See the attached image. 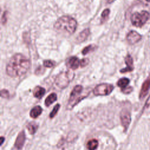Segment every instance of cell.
Returning <instances> with one entry per match:
<instances>
[{
  "mask_svg": "<svg viewBox=\"0 0 150 150\" xmlns=\"http://www.w3.org/2000/svg\"><path fill=\"white\" fill-rule=\"evenodd\" d=\"M55 64V62L51 60H46L43 62V66L46 68H52L53 66H54Z\"/></svg>",
  "mask_w": 150,
  "mask_h": 150,
  "instance_id": "cell-23",
  "label": "cell"
},
{
  "mask_svg": "<svg viewBox=\"0 0 150 150\" xmlns=\"http://www.w3.org/2000/svg\"><path fill=\"white\" fill-rule=\"evenodd\" d=\"M133 90V88L131 86H129V87H126L125 88H123L121 89V91L125 93V94H128V93H130Z\"/></svg>",
  "mask_w": 150,
  "mask_h": 150,
  "instance_id": "cell-28",
  "label": "cell"
},
{
  "mask_svg": "<svg viewBox=\"0 0 150 150\" xmlns=\"http://www.w3.org/2000/svg\"><path fill=\"white\" fill-rule=\"evenodd\" d=\"M27 128L31 134H34L38 129V126L35 123H30L28 124Z\"/></svg>",
  "mask_w": 150,
  "mask_h": 150,
  "instance_id": "cell-19",
  "label": "cell"
},
{
  "mask_svg": "<svg viewBox=\"0 0 150 150\" xmlns=\"http://www.w3.org/2000/svg\"><path fill=\"white\" fill-rule=\"evenodd\" d=\"M80 65V61H79V59L75 57H73L70 58L67 62V66L69 68L73 70L77 69Z\"/></svg>",
  "mask_w": 150,
  "mask_h": 150,
  "instance_id": "cell-12",
  "label": "cell"
},
{
  "mask_svg": "<svg viewBox=\"0 0 150 150\" xmlns=\"http://www.w3.org/2000/svg\"><path fill=\"white\" fill-rule=\"evenodd\" d=\"M89 35H90V29L89 28H87L80 33V34L77 36L76 39V41L78 43H82L87 39Z\"/></svg>",
  "mask_w": 150,
  "mask_h": 150,
  "instance_id": "cell-13",
  "label": "cell"
},
{
  "mask_svg": "<svg viewBox=\"0 0 150 150\" xmlns=\"http://www.w3.org/2000/svg\"><path fill=\"white\" fill-rule=\"evenodd\" d=\"M31 66L30 61L24 55L17 54L14 55L10 60L6 71L12 77H20L25 75Z\"/></svg>",
  "mask_w": 150,
  "mask_h": 150,
  "instance_id": "cell-1",
  "label": "cell"
},
{
  "mask_svg": "<svg viewBox=\"0 0 150 150\" xmlns=\"http://www.w3.org/2000/svg\"><path fill=\"white\" fill-rule=\"evenodd\" d=\"M7 15H8V12L7 11H5L3 14V16H2V18H1V22H2L3 25H4L7 23Z\"/></svg>",
  "mask_w": 150,
  "mask_h": 150,
  "instance_id": "cell-26",
  "label": "cell"
},
{
  "mask_svg": "<svg viewBox=\"0 0 150 150\" xmlns=\"http://www.w3.org/2000/svg\"><path fill=\"white\" fill-rule=\"evenodd\" d=\"M1 96L3 98H8L10 97V93L9 91L7 90L3 89L1 91Z\"/></svg>",
  "mask_w": 150,
  "mask_h": 150,
  "instance_id": "cell-25",
  "label": "cell"
},
{
  "mask_svg": "<svg viewBox=\"0 0 150 150\" xmlns=\"http://www.w3.org/2000/svg\"><path fill=\"white\" fill-rule=\"evenodd\" d=\"M33 96L38 98H40L45 94V89L42 87L37 86L33 90Z\"/></svg>",
  "mask_w": 150,
  "mask_h": 150,
  "instance_id": "cell-16",
  "label": "cell"
},
{
  "mask_svg": "<svg viewBox=\"0 0 150 150\" xmlns=\"http://www.w3.org/2000/svg\"><path fill=\"white\" fill-rule=\"evenodd\" d=\"M149 88H150V76L142 84V86L140 91V98L141 100L144 98L146 96Z\"/></svg>",
  "mask_w": 150,
  "mask_h": 150,
  "instance_id": "cell-10",
  "label": "cell"
},
{
  "mask_svg": "<svg viewBox=\"0 0 150 150\" xmlns=\"http://www.w3.org/2000/svg\"><path fill=\"white\" fill-rule=\"evenodd\" d=\"M146 1L148 2H150V0H146Z\"/></svg>",
  "mask_w": 150,
  "mask_h": 150,
  "instance_id": "cell-31",
  "label": "cell"
},
{
  "mask_svg": "<svg viewBox=\"0 0 150 150\" xmlns=\"http://www.w3.org/2000/svg\"><path fill=\"white\" fill-rule=\"evenodd\" d=\"M98 145V142L96 139H91L90 140L87 144L86 147L89 150H96L97 149Z\"/></svg>",
  "mask_w": 150,
  "mask_h": 150,
  "instance_id": "cell-17",
  "label": "cell"
},
{
  "mask_svg": "<svg viewBox=\"0 0 150 150\" xmlns=\"http://www.w3.org/2000/svg\"><path fill=\"white\" fill-rule=\"evenodd\" d=\"M4 140V137H2L1 138V145L3 144Z\"/></svg>",
  "mask_w": 150,
  "mask_h": 150,
  "instance_id": "cell-29",
  "label": "cell"
},
{
  "mask_svg": "<svg viewBox=\"0 0 150 150\" xmlns=\"http://www.w3.org/2000/svg\"><path fill=\"white\" fill-rule=\"evenodd\" d=\"M95 46L93 45H90L87 46H86V47H84L83 50H82V54L83 55H85L86 54H87L88 53H89L90 52L93 51L94 49Z\"/></svg>",
  "mask_w": 150,
  "mask_h": 150,
  "instance_id": "cell-21",
  "label": "cell"
},
{
  "mask_svg": "<svg viewBox=\"0 0 150 150\" xmlns=\"http://www.w3.org/2000/svg\"><path fill=\"white\" fill-rule=\"evenodd\" d=\"M130 83V80L127 78H126V77H124V78H122V79H120L117 84L119 87H121V88H125L127 86V85L129 84Z\"/></svg>",
  "mask_w": 150,
  "mask_h": 150,
  "instance_id": "cell-18",
  "label": "cell"
},
{
  "mask_svg": "<svg viewBox=\"0 0 150 150\" xmlns=\"http://www.w3.org/2000/svg\"><path fill=\"white\" fill-rule=\"evenodd\" d=\"M74 76H71L70 72H63L58 75L56 79L57 85L61 88H65L69 84Z\"/></svg>",
  "mask_w": 150,
  "mask_h": 150,
  "instance_id": "cell-5",
  "label": "cell"
},
{
  "mask_svg": "<svg viewBox=\"0 0 150 150\" xmlns=\"http://www.w3.org/2000/svg\"><path fill=\"white\" fill-rule=\"evenodd\" d=\"M57 100V96L55 93H51V94H49L46 98L45 99V104L46 106L49 107V106H51L52 103H54Z\"/></svg>",
  "mask_w": 150,
  "mask_h": 150,
  "instance_id": "cell-14",
  "label": "cell"
},
{
  "mask_svg": "<svg viewBox=\"0 0 150 150\" xmlns=\"http://www.w3.org/2000/svg\"><path fill=\"white\" fill-rule=\"evenodd\" d=\"M25 141V134L24 131H21L18 135L15 143V147L18 149H21L23 147L24 145V142Z\"/></svg>",
  "mask_w": 150,
  "mask_h": 150,
  "instance_id": "cell-11",
  "label": "cell"
},
{
  "mask_svg": "<svg viewBox=\"0 0 150 150\" xmlns=\"http://www.w3.org/2000/svg\"><path fill=\"white\" fill-rule=\"evenodd\" d=\"M114 1H115V0H108V3L109 4H110V3H112L113 2H114Z\"/></svg>",
  "mask_w": 150,
  "mask_h": 150,
  "instance_id": "cell-30",
  "label": "cell"
},
{
  "mask_svg": "<svg viewBox=\"0 0 150 150\" xmlns=\"http://www.w3.org/2000/svg\"><path fill=\"white\" fill-rule=\"evenodd\" d=\"M150 14L146 11L141 13H135L131 17V21L133 25L136 27H142L149 19Z\"/></svg>",
  "mask_w": 150,
  "mask_h": 150,
  "instance_id": "cell-3",
  "label": "cell"
},
{
  "mask_svg": "<svg viewBox=\"0 0 150 150\" xmlns=\"http://www.w3.org/2000/svg\"><path fill=\"white\" fill-rule=\"evenodd\" d=\"M141 39V35L134 31H130L127 36V40L128 42L131 45H134L137 43Z\"/></svg>",
  "mask_w": 150,
  "mask_h": 150,
  "instance_id": "cell-8",
  "label": "cell"
},
{
  "mask_svg": "<svg viewBox=\"0 0 150 150\" xmlns=\"http://www.w3.org/2000/svg\"><path fill=\"white\" fill-rule=\"evenodd\" d=\"M82 90L83 87L82 86L80 85H77L74 87L70 96V98L69 100V106H70L71 105L72 107H73L77 103H79V102L81 99L80 98H78V97L82 91Z\"/></svg>",
  "mask_w": 150,
  "mask_h": 150,
  "instance_id": "cell-6",
  "label": "cell"
},
{
  "mask_svg": "<svg viewBox=\"0 0 150 150\" xmlns=\"http://www.w3.org/2000/svg\"><path fill=\"white\" fill-rule=\"evenodd\" d=\"M89 60L87 58L83 59L80 61V66L82 68L85 67L89 64Z\"/></svg>",
  "mask_w": 150,
  "mask_h": 150,
  "instance_id": "cell-27",
  "label": "cell"
},
{
  "mask_svg": "<svg viewBox=\"0 0 150 150\" xmlns=\"http://www.w3.org/2000/svg\"><path fill=\"white\" fill-rule=\"evenodd\" d=\"M77 27V21L69 16H63L59 18L54 25V28L58 31L73 34Z\"/></svg>",
  "mask_w": 150,
  "mask_h": 150,
  "instance_id": "cell-2",
  "label": "cell"
},
{
  "mask_svg": "<svg viewBox=\"0 0 150 150\" xmlns=\"http://www.w3.org/2000/svg\"><path fill=\"white\" fill-rule=\"evenodd\" d=\"M110 10L109 9H106L105 10L102 14V16H101V23L103 24L105 23L108 19L109 14H110Z\"/></svg>",
  "mask_w": 150,
  "mask_h": 150,
  "instance_id": "cell-20",
  "label": "cell"
},
{
  "mask_svg": "<svg viewBox=\"0 0 150 150\" xmlns=\"http://www.w3.org/2000/svg\"><path fill=\"white\" fill-rule=\"evenodd\" d=\"M59 108H60V105H59V104L57 105L54 107V108L52 112L51 113H50V116H49L50 118L52 119V118H54V117L57 115V113L58 112V110H59Z\"/></svg>",
  "mask_w": 150,
  "mask_h": 150,
  "instance_id": "cell-22",
  "label": "cell"
},
{
  "mask_svg": "<svg viewBox=\"0 0 150 150\" xmlns=\"http://www.w3.org/2000/svg\"><path fill=\"white\" fill-rule=\"evenodd\" d=\"M42 112V109L40 106H37L34 107L30 112V116L33 119H36L39 117Z\"/></svg>",
  "mask_w": 150,
  "mask_h": 150,
  "instance_id": "cell-15",
  "label": "cell"
},
{
  "mask_svg": "<svg viewBox=\"0 0 150 150\" xmlns=\"http://www.w3.org/2000/svg\"><path fill=\"white\" fill-rule=\"evenodd\" d=\"M125 62L127 65V67L124 69H123L120 70V72L122 73H127V72H132L134 69V66H133V60L132 57L130 55H128L126 58H125Z\"/></svg>",
  "mask_w": 150,
  "mask_h": 150,
  "instance_id": "cell-9",
  "label": "cell"
},
{
  "mask_svg": "<svg viewBox=\"0 0 150 150\" xmlns=\"http://www.w3.org/2000/svg\"><path fill=\"white\" fill-rule=\"evenodd\" d=\"M113 89L114 86L113 85L107 83H103L97 86L94 88L93 93L96 96H107L110 94Z\"/></svg>",
  "mask_w": 150,
  "mask_h": 150,
  "instance_id": "cell-4",
  "label": "cell"
},
{
  "mask_svg": "<svg viewBox=\"0 0 150 150\" xmlns=\"http://www.w3.org/2000/svg\"><path fill=\"white\" fill-rule=\"evenodd\" d=\"M144 110H145V112H147V113L150 112V96L149 97L148 99L147 100V101L145 105Z\"/></svg>",
  "mask_w": 150,
  "mask_h": 150,
  "instance_id": "cell-24",
  "label": "cell"
},
{
  "mask_svg": "<svg viewBox=\"0 0 150 150\" xmlns=\"http://www.w3.org/2000/svg\"><path fill=\"white\" fill-rule=\"evenodd\" d=\"M120 119L125 131L127 130L131 122V116L130 113L127 110H123L121 113Z\"/></svg>",
  "mask_w": 150,
  "mask_h": 150,
  "instance_id": "cell-7",
  "label": "cell"
}]
</instances>
